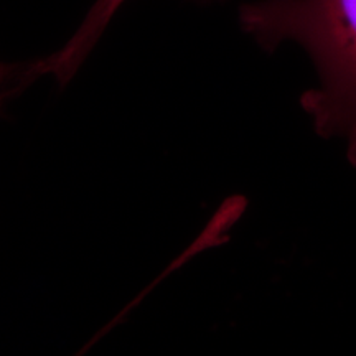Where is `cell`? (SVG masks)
Returning a JSON list of instances; mask_svg holds the SVG:
<instances>
[{"mask_svg": "<svg viewBox=\"0 0 356 356\" xmlns=\"http://www.w3.org/2000/svg\"><path fill=\"white\" fill-rule=\"evenodd\" d=\"M22 68L24 65L20 63H0V109H2L3 101L24 89L22 88Z\"/></svg>", "mask_w": 356, "mask_h": 356, "instance_id": "cell-3", "label": "cell"}, {"mask_svg": "<svg viewBox=\"0 0 356 356\" xmlns=\"http://www.w3.org/2000/svg\"><path fill=\"white\" fill-rule=\"evenodd\" d=\"M126 0H96L95 6L88 12L86 19L60 50L50 56L29 63V76L32 81L44 74H50L65 86L76 74L79 66L91 53L97 40L104 33L111 19L118 13ZM197 2H218V0H197Z\"/></svg>", "mask_w": 356, "mask_h": 356, "instance_id": "cell-2", "label": "cell"}, {"mask_svg": "<svg viewBox=\"0 0 356 356\" xmlns=\"http://www.w3.org/2000/svg\"><path fill=\"white\" fill-rule=\"evenodd\" d=\"M239 25L262 50L299 43L320 84L300 106L323 139L341 137L356 168V0H259L239 8Z\"/></svg>", "mask_w": 356, "mask_h": 356, "instance_id": "cell-1", "label": "cell"}]
</instances>
